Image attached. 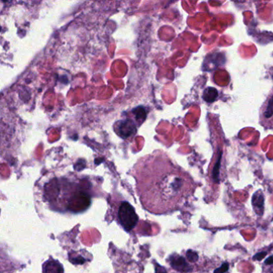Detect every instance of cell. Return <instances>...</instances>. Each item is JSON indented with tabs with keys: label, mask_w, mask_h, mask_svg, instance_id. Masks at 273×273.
<instances>
[{
	"label": "cell",
	"mask_w": 273,
	"mask_h": 273,
	"mask_svg": "<svg viewBox=\"0 0 273 273\" xmlns=\"http://www.w3.org/2000/svg\"><path fill=\"white\" fill-rule=\"evenodd\" d=\"M134 174L145 207L154 199L164 203L175 201L192 187L188 174L159 151L139 159L134 166Z\"/></svg>",
	"instance_id": "cell-1"
},
{
	"label": "cell",
	"mask_w": 273,
	"mask_h": 273,
	"mask_svg": "<svg viewBox=\"0 0 273 273\" xmlns=\"http://www.w3.org/2000/svg\"><path fill=\"white\" fill-rule=\"evenodd\" d=\"M118 216H119L120 224L127 231L132 229L138 222V216L135 210L132 206L127 202L122 203L119 209Z\"/></svg>",
	"instance_id": "cell-2"
},
{
	"label": "cell",
	"mask_w": 273,
	"mask_h": 273,
	"mask_svg": "<svg viewBox=\"0 0 273 273\" xmlns=\"http://www.w3.org/2000/svg\"><path fill=\"white\" fill-rule=\"evenodd\" d=\"M259 121L265 129H273V91L267 95L260 108Z\"/></svg>",
	"instance_id": "cell-3"
},
{
	"label": "cell",
	"mask_w": 273,
	"mask_h": 273,
	"mask_svg": "<svg viewBox=\"0 0 273 273\" xmlns=\"http://www.w3.org/2000/svg\"><path fill=\"white\" fill-rule=\"evenodd\" d=\"M252 205L257 214L262 215L264 212V198L260 191L256 192L252 197Z\"/></svg>",
	"instance_id": "cell-4"
},
{
	"label": "cell",
	"mask_w": 273,
	"mask_h": 273,
	"mask_svg": "<svg viewBox=\"0 0 273 273\" xmlns=\"http://www.w3.org/2000/svg\"><path fill=\"white\" fill-rule=\"evenodd\" d=\"M172 265L178 271H190L189 265L187 264L186 260L181 256H177L173 260H172Z\"/></svg>",
	"instance_id": "cell-5"
},
{
	"label": "cell",
	"mask_w": 273,
	"mask_h": 273,
	"mask_svg": "<svg viewBox=\"0 0 273 273\" xmlns=\"http://www.w3.org/2000/svg\"><path fill=\"white\" fill-rule=\"evenodd\" d=\"M187 256H188V260L190 261H195L198 260V255L196 254V252H192V251H188L187 252Z\"/></svg>",
	"instance_id": "cell-6"
},
{
	"label": "cell",
	"mask_w": 273,
	"mask_h": 273,
	"mask_svg": "<svg viewBox=\"0 0 273 273\" xmlns=\"http://www.w3.org/2000/svg\"><path fill=\"white\" fill-rule=\"evenodd\" d=\"M228 270V264L225 263L221 267H219L215 271L214 273H225Z\"/></svg>",
	"instance_id": "cell-7"
}]
</instances>
